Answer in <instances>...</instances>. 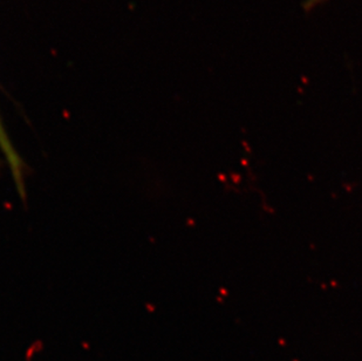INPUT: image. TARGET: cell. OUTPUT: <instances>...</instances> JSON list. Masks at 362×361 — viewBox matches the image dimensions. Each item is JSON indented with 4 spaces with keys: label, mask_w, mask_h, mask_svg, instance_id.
Here are the masks:
<instances>
[{
    "label": "cell",
    "mask_w": 362,
    "mask_h": 361,
    "mask_svg": "<svg viewBox=\"0 0 362 361\" xmlns=\"http://www.w3.org/2000/svg\"><path fill=\"white\" fill-rule=\"evenodd\" d=\"M0 150L3 153L5 160L8 164L11 169V174L13 178L14 183L17 187L18 193L21 195V200H25L26 196V188H25V164L14 149L13 144L11 142L10 137L7 135L6 130L4 128L3 122L0 119Z\"/></svg>",
    "instance_id": "1"
}]
</instances>
